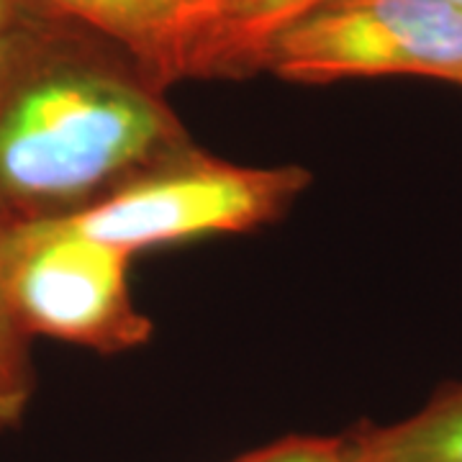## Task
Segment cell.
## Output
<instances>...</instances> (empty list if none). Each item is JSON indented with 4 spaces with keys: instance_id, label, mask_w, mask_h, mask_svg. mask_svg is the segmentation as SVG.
Segmentation results:
<instances>
[{
    "instance_id": "8",
    "label": "cell",
    "mask_w": 462,
    "mask_h": 462,
    "mask_svg": "<svg viewBox=\"0 0 462 462\" xmlns=\"http://www.w3.org/2000/svg\"><path fill=\"white\" fill-rule=\"evenodd\" d=\"M36 391L32 337L18 324L0 278V431L21 427Z\"/></svg>"
},
{
    "instance_id": "6",
    "label": "cell",
    "mask_w": 462,
    "mask_h": 462,
    "mask_svg": "<svg viewBox=\"0 0 462 462\" xmlns=\"http://www.w3.org/2000/svg\"><path fill=\"white\" fill-rule=\"evenodd\" d=\"M346 462H462V385L442 388L411 416L345 434Z\"/></svg>"
},
{
    "instance_id": "3",
    "label": "cell",
    "mask_w": 462,
    "mask_h": 462,
    "mask_svg": "<svg viewBox=\"0 0 462 462\" xmlns=\"http://www.w3.org/2000/svg\"><path fill=\"white\" fill-rule=\"evenodd\" d=\"M132 254L67 218L0 231V278L18 324L103 355L147 345L154 324L132 296Z\"/></svg>"
},
{
    "instance_id": "1",
    "label": "cell",
    "mask_w": 462,
    "mask_h": 462,
    "mask_svg": "<svg viewBox=\"0 0 462 462\" xmlns=\"http://www.w3.org/2000/svg\"><path fill=\"white\" fill-rule=\"evenodd\" d=\"M190 144L108 42L33 8L18 23L0 57V231L80 214Z\"/></svg>"
},
{
    "instance_id": "10",
    "label": "cell",
    "mask_w": 462,
    "mask_h": 462,
    "mask_svg": "<svg viewBox=\"0 0 462 462\" xmlns=\"http://www.w3.org/2000/svg\"><path fill=\"white\" fill-rule=\"evenodd\" d=\"M32 8L23 3V0H0V57L8 47L11 36L18 29V23L23 21V16L29 14Z\"/></svg>"
},
{
    "instance_id": "9",
    "label": "cell",
    "mask_w": 462,
    "mask_h": 462,
    "mask_svg": "<svg viewBox=\"0 0 462 462\" xmlns=\"http://www.w3.org/2000/svg\"><path fill=\"white\" fill-rule=\"evenodd\" d=\"M234 462H346L345 434H291Z\"/></svg>"
},
{
    "instance_id": "2",
    "label": "cell",
    "mask_w": 462,
    "mask_h": 462,
    "mask_svg": "<svg viewBox=\"0 0 462 462\" xmlns=\"http://www.w3.org/2000/svg\"><path fill=\"white\" fill-rule=\"evenodd\" d=\"M309 182L311 175L298 165H236L190 144L65 218L136 257L147 249L267 226L285 216Z\"/></svg>"
},
{
    "instance_id": "5",
    "label": "cell",
    "mask_w": 462,
    "mask_h": 462,
    "mask_svg": "<svg viewBox=\"0 0 462 462\" xmlns=\"http://www.w3.org/2000/svg\"><path fill=\"white\" fill-rule=\"evenodd\" d=\"M44 16L75 23L129 57L167 90L203 80V65L226 0H23Z\"/></svg>"
},
{
    "instance_id": "4",
    "label": "cell",
    "mask_w": 462,
    "mask_h": 462,
    "mask_svg": "<svg viewBox=\"0 0 462 462\" xmlns=\"http://www.w3.org/2000/svg\"><path fill=\"white\" fill-rule=\"evenodd\" d=\"M263 69L298 85L431 78L462 88V11L445 0H324L275 36Z\"/></svg>"
},
{
    "instance_id": "11",
    "label": "cell",
    "mask_w": 462,
    "mask_h": 462,
    "mask_svg": "<svg viewBox=\"0 0 462 462\" xmlns=\"http://www.w3.org/2000/svg\"><path fill=\"white\" fill-rule=\"evenodd\" d=\"M445 3H449V5H455V8H460L462 11V0H445Z\"/></svg>"
},
{
    "instance_id": "7",
    "label": "cell",
    "mask_w": 462,
    "mask_h": 462,
    "mask_svg": "<svg viewBox=\"0 0 462 462\" xmlns=\"http://www.w3.org/2000/svg\"><path fill=\"white\" fill-rule=\"evenodd\" d=\"M324 0H226L203 65V80H236L264 67L275 36Z\"/></svg>"
}]
</instances>
